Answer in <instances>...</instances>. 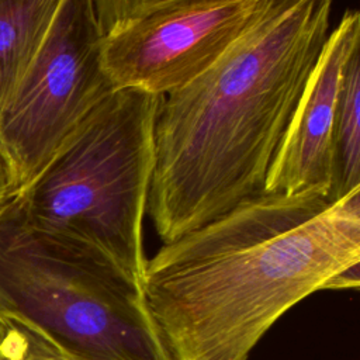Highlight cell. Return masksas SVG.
<instances>
[{
    "instance_id": "52a82bcc",
    "label": "cell",
    "mask_w": 360,
    "mask_h": 360,
    "mask_svg": "<svg viewBox=\"0 0 360 360\" xmlns=\"http://www.w3.org/2000/svg\"><path fill=\"white\" fill-rule=\"evenodd\" d=\"M360 51V13L330 30L269 167L263 193L297 194L333 186V125L345 66Z\"/></svg>"
},
{
    "instance_id": "3957f363",
    "label": "cell",
    "mask_w": 360,
    "mask_h": 360,
    "mask_svg": "<svg viewBox=\"0 0 360 360\" xmlns=\"http://www.w3.org/2000/svg\"><path fill=\"white\" fill-rule=\"evenodd\" d=\"M162 97L115 90L14 194L32 226L139 285Z\"/></svg>"
},
{
    "instance_id": "277c9868",
    "label": "cell",
    "mask_w": 360,
    "mask_h": 360,
    "mask_svg": "<svg viewBox=\"0 0 360 360\" xmlns=\"http://www.w3.org/2000/svg\"><path fill=\"white\" fill-rule=\"evenodd\" d=\"M0 315L38 328L76 360H172L141 285L0 205Z\"/></svg>"
},
{
    "instance_id": "7a4b0ae2",
    "label": "cell",
    "mask_w": 360,
    "mask_h": 360,
    "mask_svg": "<svg viewBox=\"0 0 360 360\" xmlns=\"http://www.w3.org/2000/svg\"><path fill=\"white\" fill-rule=\"evenodd\" d=\"M330 15V0H267L208 70L162 97L146 202L162 245L263 193Z\"/></svg>"
},
{
    "instance_id": "8fae6325",
    "label": "cell",
    "mask_w": 360,
    "mask_h": 360,
    "mask_svg": "<svg viewBox=\"0 0 360 360\" xmlns=\"http://www.w3.org/2000/svg\"><path fill=\"white\" fill-rule=\"evenodd\" d=\"M14 194H15V187L13 184L11 176L8 173L6 163L0 158V205L4 204L11 197H14Z\"/></svg>"
},
{
    "instance_id": "30bf717a",
    "label": "cell",
    "mask_w": 360,
    "mask_h": 360,
    "mask_svg": "<svg viewBox=\"0 0 360 360\" xmlns=\"http://www.w3.org/2000/svg\"><path fill=\"white\" fill-rule=\"evenodd\" d=\"M0 360H76L31 323L0 315Z\"/></svg>"
},
{
    "instance_id": "5b68a950",
    "label": "cell",
    "mask_w": 360,
    "mask_h": 360,
    "mask_svg": "<svg viewBox=\"0 0 360 360\" xmlns=\"http://www.w3.org/2000/svg\"><path fill=\"white\" fill-rule=\"evenodd\" d=\"M267 0H93L103 69L115 90L167 96L208 70Z\"/></svg>"
},
{
    "instance_id": "6da1fadb",
    "label": "cell",
    "mask_w": 360,
    "mask_h": 360,
    "mask_svg": "<svg viewBox=\"0 0 360 360\" xmlns=\"http://www.w3.org/2000/svg\"><path fill=\"white\" fill-rule=\"evenodd\" d=\"M360 263V188L256 194L163 243L141 290L172 360H248L295 304Z\"/></svg>"
},
{
    "instance_id": "9c48e42d",
    "label": "cell",
    "mask_w": 360,
    "mask_h": 360,
    "mask_svg": "<svg viewBox=\"0 0 360 360\" xmlns=\"http://www.w3.org/2000/svg\"><path fill=\"white\" fill-rule=\"evenodd\" d=\"M360 51L347 60L335 114L333 125V186L332 200L360 188Z\"/></svg>"
},
{
    "instance_id": "8992f818",
    "label": "cell",
    "mask_w": 360,
    "mask_h": 360,
    "mask_svg": "<svg viewBox=\"0 0 360 360\" xmlns=\"http://www.w3.org/2000/svg\"><path fill=\"white\" fill-rule=\"evenodd\" d=\"M114 91L101 63L93 0H60L37 55L0 111V158L15 193Z\"/></svg>"
},
{
    "instance_id": "ba28073f",
    "label": "cell",
    "mask_w": 360,
    "mask_h": 360,
    "mask_svg": "<svg viewBox=\"0 0 360 360\" xmlns=\"http://www.w3.org/2000/svg\"><path fill=\"white\" fill-rule=\"evenodd\" d=\"M60 0H0V111L37 55Z\"/></svg>"
}]
</instances>
